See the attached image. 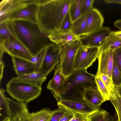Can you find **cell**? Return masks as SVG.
Wrapping results in <instances>:
<instances>
[{
    "instance_id": "cell-1",
    "label": "cell",
    "mask_w": 121,
    "mask_h": 121,
    "mask_svg": "<svg viewBox=\"0 0 121 121\" xmlns=\"http://www.w3.org/2000/svg\"><path fill=\"white\" fill-rule=\"evenodd\" d=\"M7 20L15 39L32 56L54 43L37 22L23 19Z\"/></svg>"
},
{
    "instance_id": "cell-13",
    "label": "cell",
    "mask_w": 121,
    "mask_h": 121,
    "mask_svg": "<svg viewBox=\"0 0 121 121\" xmlns=\"http://www.w3.org/2000/svg\"><path fill=\"white\" fill-rule=\"evenodd\" d=\"M57 104L74 113H79L88 116L99 109L96 108L84 99L77 100L62 99Z\"/></svg>"
},
{
    "instance_id": "cell-16",
    "label": "cell",
    "mask_w": 121,
    "mask_h": 121,
    "mask_svg": "<svg viewBox=\"0 0 121 121\" xmlns=\"http://www.w3.org/2000/svg\"><path fill=\"white\" fill-rule=\"evenodd\" d=\"M48 35L52 42L59 46L72 41L79 40L80 37L75 35L71 31H63L60 30L55 31Z\"/></svg>"
},
{
    "instance_id": "cell-18",
    "label": "cell",
    "mask_w": 121,
    "mask_h": 121,
    "mask_svg": "<svg viewBox=\"0 0 121 121\" xmlns=\"http://www.w3.org/2000/svg\"><path fill=\"white\" fill-rule=\"evenodd\" d=\"M11 57L14 70L17 75L35 72L34 65L31 61L19 57Z\"/></svg>"
},
{
    "instance_id": "cell-6",
    "label": "cell",
    "mask_w": 121,
    "mask_h": 121,
    "mask_svg": "<svg viewBox=\"0 0 121 121\" xmlns=\"http://www.w3.org/2000/svg\"><path fill=\"white\" fill-rule=\"evenodd\" d=\"M60 61L61 72L67 77L74 70V66L78 51L81 46L79 40L72 41L61 45Z\"/></svg>"
},
{
    "instance_id": "cell-40",
    "label": "cell",
    "mask_w": 121,
    "mask_h": 121,
    "mask_svg": "<svg viewBox=\"0 0 121 121\" xmlns=\"http://www.w3.org/2000/svg\"><path fill=\"white\" fill-rule=\"evenodd\" d=\"M112 33L117 37L121 39V30L116 31H112Z\"/></svg>"
},
{
    "instance_id": "cell-22",
    "label": "cell",
    "mask_w": 121,
    "mask_h": 121,
    "mask_svg": "<svg viewBox=\"0 0 121 121\" xmlns=\"http://www.w3.org/2000/svg\"><path fill=\"white\" fill-rule=\"evenodd\" d=\"M112 31L100 47V51L108 49L114 50L121 48V39L114 34Z\"/></svg>"
},
{
    "instance_id": "cell-26",
    "label": "cell",
    "mask_w": 121,
    "mask_h": 121,
    "mask_svg": "<svg viewBox=\"0 0 121 121\" xmlns=\"http://www.w3.org/2000/svg\"><path fill=\"white\" fill-rule=\"evenodd\" d=\"M46 48L35 56H33L31 59L30 61L34 65L35 72H40L45 53Z\"/></svg>"
},
{
    "instance_id": "cell-12",
    "label": "cell",
    "mask_w": 121,
    "mask_h": 121,
    "mask_svg": "<svg viewBox=\"0 0 121 121\" xmlns=\"http://www.w3.org/2000/svg\"><path fill=\"white\" fill-rule=\"evenodd\" d=\"M0 47L11 56L19 57L30 61L33 57L27 49L16 39L5 40L0 43Z\"/></svg>"
},
{
    "instance_id": "cell-39",
    "label": "cell",
    "mask_w": 121,
    "mask_h": 121,
    "mask_svg": "<svg viewBox=\"0 0 121 121\" xmlns=\"http://www.w3.org/2000/svg\"><path fill=\"white\" fill-rule=\"evenodd\" d=\"M104 1L108 4L115 3L121 4V0H105Z\"/></svg>"
},
{
    "instance_id": "cell-9",
    "label": "cell",
    "mask_w": 121,
    "mask_h": 121,
    "mask_svg": "<svg viewBox=\"0 0 121 121\" xmlns=\"http://www.w3.org/2000/svg\"><path fill=\"white\" fill-rule=\"evenodd\" d=\"M61 49L54 43L46 48L40 72L46 77L60 61Z\"/></svg>"
},
{
    "instance_id": "cell-28",
    "label": "cell",
    "mask_w": 121,
    "mask_h": 121,
    "mask_svg": "<svg viewBox=\"0 0 121 121\" xmlns=\"http://www.w3.org/2000/svg\"><path fill=\"white\" fill-rule=\"evenodd\" d=\"M112 80L114 86L121 87V73L114 63L112 74Z\"/></svg>"
},
{
    "instance_id": "cell-14",
    "label": "cell",
    "mask_w": 121,
    "mask_h": 121,
    "mask_svg": "<svg viewBox=\"0 0 121 121\" xmlns=\"http://www.w3.org/2000/svg\"><path fill=\"white\" fill-rule=\"evenodd\" d=\"M113 50L108 49L100 51L98 57V66L95 76L103 73L106 74L112 79L113 65Z\"/></svg>"
},
{
    "instance_id": "cell-32",
    "label": "cell",
    "mask_w": 121,
    "mask_h": 121,
    "mask_svg": "<svg viewBox=\"0 0 121 121\" xmlns=\"http://www.w3.org/2000/svg\"><path fill=\"white\" fill-rule=\"evenodd\" d=\"M113 59L114 63L121 73V48L114 50Z\"/></svg>"
},
{
    "instance_id": "cell-38",
    "label": "cell",
    "mask_w": 121,
    "mask_h": 121,
    "mask_svg": "<svg viewBox=\"0 0 121 121\" xmlns=\"http://www.w3.org/2000/svg\"><path fill=\"white\" fill-rule=\"evenodd\" d=\"M114 25L115 27L121 30V19L116 21L114 22Z\"/></svg>"
},
{
    "instance_id": "cell-31",
    "label": "cell",
    "mask_w": 121,
    "mask_h": 121,
    "mask_svg": "<svg viewBox=\"0 0 121 121\" xmlns=\"http://www.w3.org/2000/svg\"><path fill=\"white\" fill-rule=\"evenodd\" d=\"M94 0H82L81 5V15L91 10L94 2Z\"/></svg>"
},
{
    "instance_id": "cell-43",
    "label": "cell",
    "mask_w": 121,
    "mask_h": 121,
    "mask_svg": "<svg viewBox=\"0 0 121 121\" xmlns=\"http://www.w3.org/2000/svg\"><path fill=\"white\" fill-rule=\"evenodd\" d=\"M89 121V119L88 118V119H87V120H84V121Z\"/></svg>"
},
{
    "instance_id": "cell-42",
    "label": "cell",
    "mask_w": 121,
    "mask_h": 121,
    "mask_svg": "<svg viewBox=\"0 0 121 121\" xmlns=\"http://www.w3.org/2000/svg\"><path fill=\"white\" fill-rule=\"evenodd\" d=\"M2 121H11L9 117L8 116L5 117Z\"/></svg>"
},
{
    "instance_id": "cell-10",
    "label": "cell",
    "mask_w": 121,
    "mask_h": 121,
    "mask_svg": "<svg viewBox=\"0 0 121 121\" xmlns=\"http://www.w3.org/2000/svg\"><path fill=\"white\" fill-rule=\"evenodd\" d=\"M112 31L110 27L102 26L98 30L80 37L81 46L100 47Z\"/></svg>"
},
{
    "instance_id": "cell-37",
    "label": "cell",
    "mask_w": 121,
    "mask_h": 121,
    "mask_svg": "<svg viewBox=\"0 0 121 121\" xmlns=\"http://www.w3.org/2000/svg\"><path fill=\"white\" fill-rule=\"evenodd\" d=\"M4 67V64L3 59L0 60V82L3 76Z\"/></svg>"
},
{
    "instance_id": "cell-8",
    "label": "cell",
    "mask_w": 121,
    "mask_h": 121,
    "mask_svg": "<svg viewBox=\"0 0 121 121\" xmlns=\"http://www.w3.org/2000/svg\"><path fill=\"white\" fill-rule=\"evenodd\" d=\"M100 51L99 47L81 46L76 55L74 70L86 69L91 66L98 57Z\"/></svg>"
},
{
    "instance_id": "cell-20",
    "label": "cell",
    "mask_w": 121,
    "mask_h": 121,
    "mask_svg": "<svg viewBox=\"0 0 121 121\" xmlns=\"http://www.w3.org/2000/svg\"><path fill=\"white\" fill-rule=\"evenodd\" d=\"M16 77L20 80L41 87L46 79V77L40 72H34L28 74L17 75Z\"/></svg>"
},
{
    "instance_id": "cell-30",
    "label": "cell",
    "mask_w": 121,
    "mask_h": 121,
    "mask_svg": "<svg viewBox=\"0 0 121 121\" xmlns=\"http://www.w3.org/2000/svg\"><path fill=\"white\" fill-rule=\"evenodd\" d=\"M58 109L52 111V114L49 121H59L68 110L63 106L57 105Z\"/></svg>"
},
{
    "instance_id": "cell-7",
    "label": "cell",
    "mask_w": 121,
    "mask_h": 121,
    "mask_svg": "<svg viewBox=\"0 0 121 121\" xmlns=\"http://www.w3.org/2000/svg\"><path fill=\"white\" fill-rule=\"evenodd\" d=\"M39 0H21L19 5L8 15L5 20L23 19L37 22Z\"/></svg>"
},
{
    "instance_id": "cell-41",
    "label": "cell",
    "mask_w": 121,
    "mask_h": 121,
    "mask_svg": "<svg viewBox=\"0 0 121 121\" xmlns=\"http://www.w3.org/2000/svg\"><path fill=\"white\" fill-rule=\"evenodd\" d=\"M108 121H117L116 116L114 117L112 115L110 116Z\"/></svg>"
},
{
    "instance_id": "cell-5",
    "label": "cell",
    "mask_w": 121,
    "mask_h": 121,
    "mask_svg": "<svg viewBox=\"0 0 121 121\" xmlns=\"http://www.w3.org/2000/svg\"><path fill=\"white\" fill-rule=\"evenodd\" d=\"M5 105L11 121H38L50 111L44 108L35 112L30 113L25 103L17 102L8 97Z\"/></svg>"
},
{
    "instance_id": "cell-29",
    "label": "cell",
    "mask_w": 121,
    "mask_h": 121,
    "mask_svg": "<svg viewBox=\"0 0 121 121\" xmlns=\"http://www.w3.org/2000/svg\"><path fill=\"white\" fill-rule=\"evenodd\" d=\"M72 24L73 22L68 12L61 22L60 30L63 31H71Z\"/></svg>"
},
{
    "instance_id": "cell-25",
    "label": "cell",
    "mask_w": 121,
    "mask_h": 121,
    "mask_svg": "<svg viewBox=\"0 0 121 121\" xmlns=\"http://www.w3.org/2000/svg\"><path fill=\"white\" fill-rule=\"evenodd\" d=\"M109 113L105 110L101 109L88 116L89 121H108Z\"/></svg>"
},
{
    "instance_id": "cell-4",
    "label": "cell",
    "mask_w": 121,
    "mask_h": 121,
    "mask_svg": "<svg viewBox=\"0 0 121 121\" xmlns=\"http://www.w3.org/2000/svg\"><path fill=\"white\" fill-rule=\"evenodd\" d=\"M42 88L12 78L6 85V91L13 98L19 102L28 103L41 94Z\"/></svg>"
},
{
    "instance_id": "cell-33",
    "label": "cell",
    "mask_w": 121,
    "mask_h": 121,
    "mask_svg": "<svg viewBox=\"0 0 121 121\" xmlns=\"http://www.w3.org/2000/svg\"><path fill=\"white\" fill-rule=\"evenodd\" d=\"M98 76L110 92L114 86L112 79L107 75L103 73L101 74Z\"/></svg>"
},
{
    "instance_id": "cell-2",
    "label": "cell",
    "mask_w": 121,
    "mask_h": 121,
    "mask_svg": "<svg viewBox=\"0 0 121 121\" xmlns=\"http://www.w3.org/2000/svg\"><path fill=\"white\" fill-rule=\"evenodd\" d=\"M72 0H40L36 22L48 35L60 29L61 22L69 12Z\"/></svg>"
},
{
    "instance_id": "cell-17",
    "label": "cell",
    "mask_w": 121,
    "mask_h": 121,
    "mask_svg": "<svg viewBox=\"0 0 121 121\" xmlns=\"http://www.w3.org/2000/svg\"><path fill=\"white\" fill-rule=\"evenodd\" d=\"M83 99L96 108L99 109L101 104L106 101L98 90L97 86L88 87L85 89Z\"/></svg>"
},
{
    "instance_id": "cell-36",
    "label": "cell",
    "mask_w": 121,
    "mask_h": 121,
    "mask_svg": "<svg viewBox=\"0 0 121 121\" xmlns=\"http://www.w3.org/2000/svg\"><path fill=\"white\" fill-rule=\"evenodd\" d=\"M52 114V111H50L44 115L38 121H49Z\"/></svg>"
},
{
    "instance_id": "cell-15",
    "label": "cell",
    "mask_w": 121,
    "mask_h": 121,
    "mask_svg": "<svg viewBox=\"0 0 121 121\" xmlns=\"http://www.w3.org/2000/svg\"><path fill=\"white\" fill-rule=\"evenodd\" d=\"M104 21V17L99 11L96 8H93L88 18L85 30L83 36L101 28L103 26Z\"/></svg>"
},
{
    "instance_id": "cell-24",
    "label": "cell",
    "mask_w": 121,
    "mask_h": 121,
    "mask_svg": "<svg viewBox=\"0 0 121 121\" xmlns=\"http://www.w3.org/2000/svg\"><path fill=\"white\" fill-rule=\"evenodd\" d=\"M82 0H72L69 12L73 23L81 15Z\"/></svg>"
},
{
    "instance_id": "cell-23",
    "label": "cell",
    "mask_w": 121,
    "mask_h": 121,
    "mask_svg": "<svg viewBox=\"0 0 121 121\" xmlns=\"http://www.w3.org/2000/svg\"><path fill=\"white\" fill-rule=\"evenodd\" d=\"M0 23V43L5 40L16 39L7 21L5 20Z\"/></svg>"
},
{
    "instance_id": "cell-35",
    "label": "cell",
    "mask_w": 121,
    "mask_h": 121,
    "mask_svg": "<svg viewBox=\"0 0 121 121\" xmlns=\"http://www.w3.org/2000/svg\"><path fill=\"white\" fill-rule=\"evenodd\" d=\"M74 113L68 110L59 121H69L74 116Z\"/></svg>"
},
{
    "instance_id": "cell-34",
    "label": "cell",
    "mask_w": 121,
    "mask_h": 121,
    "mask_svg": "<svg viewBox=\"0 0 121 121\" xmlns=\"http://www.w3.org/2000/svg\"><path fill=\"white\" fill-rule=\"evenodd\" d=\"M88 116L79 113H74V117L69 121H83L88 119Z\"/></svg>"
},
{
    "instance_id": "cell-3",
    "label": "cell",
    "mask_w": 121,
    "mask_h": 121,
    "mask_svg": "<svg viewBox=\"0 0 121 121\" xmlns=\"http://www.w3.org/2000/svg\"><path fill=\"white\" fill-rule=\"evenodd\" d=\"M95 75L88 73L86 69L74 70L67 77L61 95V99L77 100L83 99L87 87L97 86Z\"/></svg>"
},
{
    "instance_id": "cell-19",
    "label": "cell",
    "mask_w": 121,
    "mask_h": 121,
    "mask_svg": "<svg viewBox=\"0 0 121 121\" xmlns=\"http://www.w3.org/2000/svg\"><path fill=\"white\" fill-rule=\"evenodd\" d=\"M109 100L116 110L117 121H121V87L114 85L110 92Z\"/></svg>"
},
{
    "instance_id": "cell-11",
    "label": "cell",
    "mask_w": 121,
    "mask_h": 121,
    "mask_svg": "<svg viewBox=\"0 0 121 121\" xmlns=\"http://www.w3.org/2000/svg\"><path fill=\"white\" fill-rule=\"evenodd\" d=\"M66 78L61 72L60 62L56 65L54 75L49 82L47 88L51 92L57 101L59 102L61 100V95L66 83Z\"/></svg>"
},
{
    "instance_id": "cell-21",
    "label": "cell",
    "mask_w": 121,
    "mask_h": 121,
    "mask_svg": "<svg viewBox=\"0 0 121 121\" xmlns=\"http://www.w3.org/2000/svg\"><path fill=\"white\" fill-rule=\"evenodd\" d=\"M91 10L81 16L73 23L71 32L75 35L83 36L85 30L87 21Z\"/></svg>"
},
{
    "instance_id": "cell-27",
    "label": "cell",
    "mask_w": 121,
    "mask_h": 121,
    "mask_svg": "<svg viewBox=\"0 0 121 121\" xmlns=\"http://www.w3.org/2000/svg\"><path fill=\"white\" fill-rule=\"evenodd\" d=\"M95 80L98 90L104 99L106 101L109 100L110 92L99 76H95Z\"/></svg>"
}]
</instances>
